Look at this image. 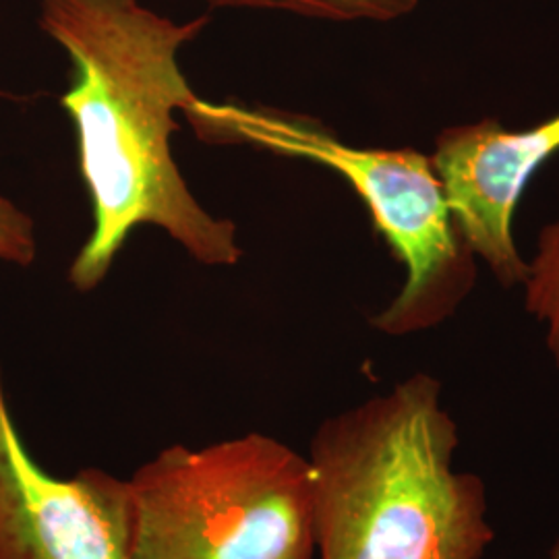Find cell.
I'll list each match as a JSON object with an SVG mask.
<instances>
[{
  "mask_svg": "<svg viewBox=\"0 0 559 559\" xmlns=\"http://www.w3.org/2000/svg\"><path fill=\"white\" fill-rule=\"evenodd\" d=\"M210 15L173 21L140 0H38L41 32L67 52L71 83L60 104L78 133L94 228L69 267L80 293L94 290L138 226L162 228L203 265L242 258L237 226L214 218L180 175L173 119L195 98L180 50Z\"/></svg>",
  "mask_w": 559,
  "mask_h": 559,
  "instance_id": "cell-1",
  "label": "cell"
},
{
  "mask_svg": "<svg viewBox=\"0 0 559 559\" xmlns=\"http://www.w3.org/2000/svg\"><path fill=\"white\" fill-rule=\"evenodd\" d=\"M127 493L131 559H318L309 460L258 431L168 445Z\"/></svg>",
  "mask_w": 559,
  "mask_h": 559,
  "instance_id": "cell-4",
  "label": "cell"
},
{
  "mask_svg": "<svg viewBox=\"0 0 559 559\" xmlns=\"http://www.w3.org/2000/svg\"><path fill=\"white\" fill-rule=\"evenodd\" d=\"M210 9H255L280 11L309 20L336 21H388L411 15L419 0H201Z\"/></svg>",
  "mask_w": 559,
  "mask_h": 559,
  "instance_id": "cell-8",
  "label": "cell"
},
{
  "mask_svg": "<svg viewBox=\"0 0 559 559\" xmlns=\"http://www.w3.org/2000/svg\"><path fill=\"white\" fill-rule=\"evenodd\" d=\"M522 288L524 307L545 328V346L559 371V218L540 230Z\"/></svg>",
  "mask_w": 559,
  "mask_h": 559,
  "instance_id": "cell-7",
  "label": "cell"
},
{
  "mask_svg": "<svg viewBox=\"0 0 559 559\" xmlns=\"http://www.w3.org/2000/svg\"><path fill=\"white\" fill-rule=\"evenodd\" d=\"M0 559H131L127 479L100 468L48 475L21 440L2 369Z\"/></svg>",
  "mask_w": 559,
  "mask_h": 559,
  "instance_id": "cell-5",
  "label": "cell"
},
{
  "mask_svg": "<svg viewBox=\"0 0 559 559\" xmlns=\"http://www.w3.org/2000/svg\"><path fill=\"white\" fill-rule=\"evenodd\" d=\"M549 559H559V537L554 543V547H551V551H549Z\"/></svg>",
  "mask_w": 559,
  "mask_h": 559,
  "instance_id": "cell-10",
  "label": "cell"
},
{
  "mask_svg": "<svg viewBox=\"0 0 559 559\" xmlns=\"http://www.w3.org/2000/svg\"><path fill=\"white\" fill-rule=\"evenodd\" d=\"M559 152V112L528 129L480 119L441 129L431 160L460 233L503 288L522 286L526 261L514 212L533 175Z\"/></svg>",
  "mask_w": 559,
  "mask_h": 559,
  "instance_id": "cell-6",
  "label": "cell"
},
{
  "mask_svg": "<svg viewBox=\"0 0 559 559\" xmlns=\"http://www.w3.org/2000/svg\"><path fill=\"white\" fill-rule=\"evenodd\" d=\"M36 224L17 203L0 195V263L27 267L36 260Z\"/></svg>",
  "mask_w": 559,
  "mask_h": 559,
  "instance_id": "cell-9",
  "label": "cell"
},
{
  "mask_svg": "<svg viewBox=\"0 0 559 559\" xmlns=\"http://www.w3.org/2000/svg\"><path fill=\"white\" fill-rule=\"evenodd\" d=\"M431 373L323 420L309 468L318 559H480L496 540L479 475Z\"/></svg>",
  "mask_w": 559,
  "mask_h": 559,
  "instance_id": "cell-2",
  "label": "cell"
},
{
  "mask_svg": "<svg viewBox=\"0 0 559 559\" xmlns=\"http://www.w3.org/2000/svg\"><path fill=\"white\" fill-rule=\"evenodd\" d=\"M185 119L203 143L253 145L338 173L367 205L376 230L406 270L399 295L371 318L385 336H411L454 318L477 286V258L454 221L431 154L355 147L320 120L270 106L193 98Z\"/></svg>",
  "mask_w": 559,
  "mask_h": 559,
  "instance_id": "cell-3",
  "label": "cell"
}]
</instances>
